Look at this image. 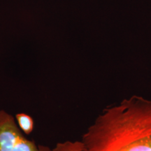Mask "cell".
Here are the masks:
<instances>
[{"mask_svg": "<svg viewBox=\"0 0 151 151\" xmlns=\"http://www.w3.org/2000/svg\"><path fill=\"white\" fill-rule=\"evenodd\" d=\"M81 141V151H151V99L134 95L104 109Z\"/></svg>", "mask_w": 151, "mask_h": 151, "instance_id": "6da1fadb", "label": "cell"}, {"mask_svg": "<svg viewBox=\"0 0 151 151\" xmlns=\"http://www.w3.org/2000/svg\"><path fill=\"white\" fill-rule=\"evenodd\" d=\"M24 135L14 117L0 110V151H51L48 146L37 144Z\"/></svg>", "mask_w": 151, "mask_h": 151, "instance_id": "7a4b0ae2", "label": "cell"}, {"mask_svg": "<svg viewBox=\"0 0 151 151\" xmlns=\"http://www.w3.org/2000/svg\"><path fill=\"white\" fill-rule=\"evenodd\" d=\"M19 129L24 134L29 135L35 129V121L29 115L25 113H18L15 116Z\"/></svg>", "mask_w": 151, "mask_h": 151, "instance_id": "3957f363", "label": "cell"}, {"mask_svg": "<svg viewBox=\"0 0 151 151\" xmlns=\"http://www.w3.org/2000/svg\"><path fill=\"white\" fill-rule=\"evenodd\" d=\"M83 149V144L81 141H66L59 142L51 151H81Z\"/></svg>", "mask_w": 151, "mask_h": 151, "instance_id": "277c9868", "label": "cell"}]
</instances>
